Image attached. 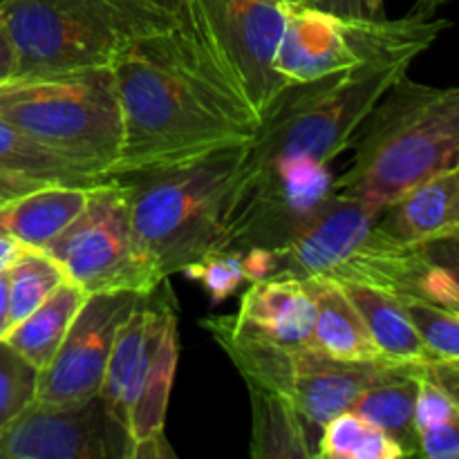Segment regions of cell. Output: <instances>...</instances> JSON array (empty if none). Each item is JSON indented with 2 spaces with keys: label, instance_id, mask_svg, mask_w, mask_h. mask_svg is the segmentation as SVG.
<instances>
[{
  "label": "cell",
  "instance_id": "6da1fadb",
  "mask_svg": "<svg viewBox=\"0 0 459 459\" xmlns=\"http://www.w3.org/2000/svg\"><path fill=\"white\" fill-rule=\"evenodd\" d=\"M124 142L115 178L197 160L251 142L260 119L193 13L143 36L112 63Z\"/></svg>",
  "mask_w": 459,
  "mask_h": 459
},
{
  "label": "cell",
  "instance_id": "7a4b0ae2",
  "mask_svg": "<svg viewBox=\"0 0 459 459\" xmlns=\"http://www.w3.org/2000/svg\"><path fill=\"white\" fill-rule=\"evenodd\" d=\"M247 143L117 178L128 188L134 249L155 285L213 251H224Z\"/></svg>",
  "mask_w": 459,
  "mask_h": 459
},
{
  "label": "cell",
  "instance_id": "3957f363",
  "mask_svg": "<svg viewBox=\"0 0 459 459\" xmlns=\"http://www.w3.org/2000/svg\"><path fill=\"white\" fill-rule=\"evenodd\" d=\"M352 164L332 191L381 215L411 188L459 170V85L433 88L403 74L357 130Z\"/></svg>",
  "mask_w": 459,
  "mask_h": 459
},
{
  "label": "cell",
  "instance_id": "277c9868",
  "mask_svg": "<svg viewBox=\"0 0 459 459\" xmlns=\"http://www.w3.org/2000/svg\"><path fill=\"white\" fill-rule=\"evenodd\" d=\"M148 0H3L0 21L13 48L12 79L112 67L143 36L182 21Z\"/></svg>",
  "mask_w": 459,
  "mask_h": 459
},
{
  "label": "cell",
  "instance_id": "5b68a950",
  "mask_svg": "<svg viewBox=\"0 0 459 459\" xmlns=\"http://www.w3.org/2000/svg\"><path fill=\"white\" fill-rule=\"evenodd\" d=\"M417 56V52L385 54L325 79L282 90L260 121L255 137L247 143L242 178L294 160L332 164L352 146L363 119L408 74Z\"/></svg>",
  "mask_w": 459,
  "mask_h": 459
},
{
  "label": "cell",
  "instance_id": "8992f818",
  "mask_svg": "<svg viewBox=\"0 0 459 459\" xmlns=\"http://www.w3.org/2000/svg\"><path fill=\"white\" fill-rule=\"evenodd\" d=\"M0 119L70 160L115 178L124 119L112 67L4 81Z\"/></svg>",
  "mask_w": 459,
  "mask_h": 459
},
{
  "label": "cell",
  "instance_id": "52a82bcc",
  "mask_svg": "<svg viewBox=\"0 0 459 459\" xmlns=\"http://www.w3.org/2000/svg\"><path fill=\"white\" fill-rule=\"evenodd\" d=\"M379 215L343 193L332 191L296 224L276 255V273L368 285L402 296L411 269V247L377 224ZM273 273V276H276Z\"/></svg>",
  "mask_w": 459,
  "mask_h": 459
},
{
  "label": "cell",
  "instance_id": "ba28073f",
  "mask_svg": "<svg viewBox=\"0 0 459 459\" xmlns=\"http://www.w3.org/2000/svg\"><path fill=\"white\" fill-rule=\"evenodd\" d=\"M451 21L408 13L399 21L379 16L343 18L305 3H285V27L273 70L285 88L325 79L394 52H426Z\"/></svg>",
  "mask_w": 459,
  "mask_h": 459
},
{
  "label": "cell",
  "instance_id": "9c48e42d",
  "mask_svg": "<svg viewBox=\"0 0 459 459\" xmlns=\"http://www.w3.org/2000/svg\"><path fill=\"white\" fill-rule=\"evenodd\" d=\"M200 325L224 350L245 384H260L290 397L318 433L332 417L350 411L381 363H345L314 348H287L255 339L229 314L202 318Z\"/></svg>",
  "mask_w": 459,
  "mask_h": 459
},
{
  "label": "cell",
  "instance_id": "30bf717a",
  "mask_svg": "<svg viewBox=\"0 0 459 459\" xmlns=\"http://www.w3.org/2000/svg\"><path fill=\"white\" fill-rule=\"evenodd\" d=\"M43 251H48L65 269L67 278L88 294H146L157 287L134 249L128 188L121 179L94 186L85 209Z\"/></svg>",
  "mask_w": 459,
  "mask_h": 459
},
{
  "label": "cell",
  "instance_id": "8fae6325",
  "mask_svg": "<svg viewBox=\"0 0 459 459\" xmlns=\"http://www.w3.org/2000/svg\"><path fill=\"white\" fill-rule=\"evenodd\" d=\"M211 48L260 121L281 92L273 70L278 40L285 27L282 0H184Z\"/></svg>",
  "mask_w": 459,
  "mask_h": 459
},
{
  "label": "cell",
  "instance_id": "7c38bea8",
  "mask_svg": "<svg viewBox=\"0 0 459 459\" xmlns=\"http://www.w3.org/2000/svg\"><path fill=\"white\" fill-rule=\"evenodd\" d=\"M130 451L101 394L72 406L34 402L0 433V459H130Z\"/></svg>",
  "mask_w": 459,
  "mask_h": 459
},
{
  "label": "cell",
  "instance_id": "4fadbf2b",
  "mask_svg": "<svg viewBox=\"0 0 459 459\" xmlns=\"http://www.w3.org/2000/svg\"><path fill=\"white\" fill-rule=\"evenodd\" d=\"M142 299L139 291L90 294L72 321L61 348L39 372L36 402L72 406L101 393L117 332Z\"/></svg>",
  "mask_w": 459,
  "mask_h": 459
},
{
  "label": "cell",
  "instance_id": "5bb4252c",
  "mask_svg": "<svg viewBox=\"0 0 459 459\" xmlns=\"http://www.w3.org/2000/svg\"><path fill=\"white\" fill-rule=\"evenodd\" d=\"M178 361V303L166 278L146 294V336L121 412L133 444L164 433Z\"/></svg>",
  "mask_w": 459,
  "mask_h": 459
},
{
  "label": "cell",
  "instance_id": "9a60e30c",
  "mask_svg": "<svg viewBox=\"0 0 459 459\" xmlns=\"http://www.w3.org/2000/svg\"><path fill=\"white\" fill-rule=\"evenodd\" d=\"M316 307L307 285L290 273L251 282L233 323L255 339L287 348H312Z\"/></svg>",
  "mask_w": 459,
  "mask_h": 459
},
{
  "label": "cell",
  "instance_id": "2e32d148",
  "mask_svg": "<svg viewBox=\"0 0 459 459\" xmlns=\"http://www.w3.org/2000/svg\"><path fill=\"white\" fill-rule=\"evenodd\" d=\"M426 363L381 361L370 384L354 399L350 411L377 426L403 448L406 457L420 455L415 430V403Z\"/></svg>",
  "mask_w": 459,
  "mask_h": 459
},
{
  "label": "cell",
  "instance_id": "e0dca14e",
  "mask_svg": "<svg viewBox=\"0 0 459 459\" xmlns=\"http://www.w3.org/2000/svg\"><path fill=\"white\" fill-rule=\"evenodd\" d=\"M377 224L393 240L408 247L459 233V170L417 184L393 202Z\"/></svg>",
  "mask_w": 459,
  "mask_h": 459
},
{
  "label": "cell",
  "instance_id": "ac0fdd59",
  "mask_svg": "<svg viewBox=\"0 0 459 459\" xmlns=\"http://www.w3.org/2000/svg\"><path fill=\"white\" fill-rule=\"evenodd\" d=\"M94 186L45 184L0 204V233L30 249H45L85 209Z\"/></svg>",
  "mask_w": 459,
  "mask_h": 459
},
{
  "label": "cell",
  "instance_id": "d6986e66",
  "mask_svg": "<svg viewBox=\"0 0 459 459\" xmlns=\"http://www.w3.org/2000/svg\"><path fill=\"white\" fill-rule=\"evenodd\" d=\"M316 307L312 348L345 363L384 361L366 321L345 294L343 285L327 278H305Z\"/></svg>",
  "mask_w": 459,
  "mask_h": 459
},
{
  "label": "cell",
  "instance_id": "ffe728a7",
  "mask_svg": "<svg viewBox=\"0 0 459 459\" xmlns=\"http://www.w3.org/2000/svg\"><path fill=\"white\" fill-rule=\"evenodd\" d=\"M251 402V457L316 459L321 433L300 415L285 394L260 384H247Z\"/></svg>",
  "mask_w": 459,
  "mask_h": 459
},
{
  "label": "cell",
  "instance_id": "44dd1931",
  "mask_svg": "<svg viewBox=\"0 0 459 459\" xmlns=\"http://www.w3.org/2000/svg\"><path fill=\"white\" fill-rule=\"evenodd\" d=\"M88 296L83 287L65 278L43 305H39L30 316L16 323L3 339L31 366L43 370L58 352L72 321L83 307Z\"/></svg>",
  "mask_w": 459,
  "mask_h": 459
},
{
  "label": "cell",
  "instance_id": "7402d4cb",
  "mask_svg": "<svg viewBox=\"0 0 459 459\" xmlns=\"http://www.w3.org/2000/svg\"><path fill=\"white\" fill-rule=\"evenodd\" d=\"M343 290L366 321L368 332L385 361H433L399 296L368 285H343Z\"/></svg>",
  "mask_w": 459,
  "mask_h": 459
},
{
  "label": "cell",
  "instance_id": "603a6c76",
  "mask_svg": "<svg viewBox=\"0 0 459 459\" xmlns=\"http://www.w3.org/2000/svg\"><path fill=\"white\" fill-rule=\"evenodd\" d=\"M0 173L70 186H99L117 179L70 160L56 148L45 146L4 119H0Z\"/></svg>",
  "mask_w": 459,
  "mask_h": 459
},
{
  "label": "cell",
  "instance_id": "cb8c5ba5",
  "mask_svg": "<svg viewBox=\"0 0 459 459\" xmlns=\"http://www.w3.org/2000/svg\"><path fill=\"white\" fill-rule=\"evenodd\" d=\"M402 296H415L459 314V233L411 247V269Z\"/></svg>",
  "mask_w": 459,
  "mask_h": 459
},
{
  "label": "cell",
  "instance_id": "d4e9b609",
  "mask_svg": "<svg viewBox=\"0 0 459 459\" xmlns=\"http://www.w3.org/2000/svg\"><path fill=\"white\" fill-rule=\"evenodd\" d=\"M318 457L323 459H402L403 448L390 435L368 424L357 412L332 417L321 430Z\"/></svg>",
  "mask_w": 459,
  "mask_h": 459
},
{
  "label": "cell",
  "instance_id": "484cf974",
  "mask_svg": "<svg viewBox=\"0 0 459 459\" xmlns=\"http://www.w3.org/2000/svg\"><path fill=\"white\" fill-rule=\"evenodd\" d=\"M148 294V291H146ZM146 294L137 300L130 316L117 332L115 345H112L110 361H108L106 377L101 385V399L106 402L108 411L121 424L126 394H128L130 381H133L134 368H137L139 354H142L143 336H146Z\"/></svg>",
  "mask_w": 459,
  "mask_h": 459
},
{
  "label": "cell",
  "instance_id": "4316f807",
  "mask_svg": "<svg viewBox=\"0 0 459 459\" xmlns=\"http://www.w3.org/2000/svg\"><path fill=\"white\" fill-rule=\"evenodd\" d=\"M65 278V269L43 249H27L16 263L9 264L12 327L43 305Z\"/></svg>",
  "mask_w": 459,
  "mask_h": 459
},
{
  "label": "cell",
  "instance_id": "83f0119b",
  "mask_svg": "<svg viewBox=\"0 0 459 459\" xmlns=\"http://www.w3.org/2000/svg\"><path fill=\"white\" fill-rule=\"evenodd\" d=\"M399 300L424 341L430 359L459 361V314L415 296H399Z\"/></svg>",
  "mask_w": 459,
  "mask_h": 459
},
{
  "label": "cell",
  "instance_id": "f1b7e54d",
  "mask_svg": "<svg viewBox=\"0 0 459 459\" xmlns=\"http://www.w3.org/2000/svg\"><path fill=\"white\" fill-rule=\"evenodd\" d=\"M39 368L0 339V433L36 402Z\"/></svg>",
  "mask_w": 459,
  "mask_h": 459
},
{
  "label": "cell",
  "instance_id": "f546056e",
  "mask_svg": "<svg viewBox=\"0 0 459 459\" xmlns=\"http://www.w3.org/2000/svg\"><path fill=\"white\" fill-rule=\"evenodd\" d=\"M182 273L204 285L213 305L227 300L242 282H247L245 269H242V251L233 249L213 251L197 263L188 264Z\"/></svg>",
  "mask_w": 459,
  "mask_h": 459
},
{
  "label": "cell",
  "instance_id": "4dcf8cb0",
  "mask_svg": "<svg viewBox=\"0 0 459 459\" xmlns=\"http://www.w3.org/2000/svg\"><path fill=\"white\" fill-rule=\"evenodd\" d=\"M420 455L429 459H459V412L439 424L417 430Z\"/></svg>",
  "mask_w": 459,
  "mask_h": 459
},
{
  "label": "cell",
  "instance_id": "1f68e13d",
  "mask_svg": "<svg viewBox=\"0 0 459 459\" xmlns=\"http://www.w3.org/2000/svg\"><path fill=\"white\" fill-rule=\"evenodd\" d=\"M242 269H245V276L249 282L264 281V278L276 273V255H273V251L263 249V247L247 249L242 251Z\"/></svg>",
  "mask_w": 459,
  "mask_h": 459
},
{
  "label": "cell",
  "instance_id": "d6a6232c",
  "mask_svg": "<svg viewBox=\"0 0 459 459\" xmlns=\"http://www.w3.org/2000/svg\"><path fill=\"white\" fill-rule=\"evenodd\" d=\"M429 372L459 408V361H429Z\"/></svg>",
  "mask_w": 459,
  "mask_h": 459
},
{
  "label": "cell",
  "instance_id": "836d02e7",
  "mask_svg": "<svg viewBox=\"0 0 459 459\" xmlns=\"http://www.w3.org/2000/svg\"><path fill=\"white\" fill-rule=\"evenodd\" d=\"M173 459L175 451L173 446L166 439V433L152 435V437L139 439L133 444V451H130V459Z\"/></svg>",
  "mask_w": 459,
  "mask_h": 459
},
{
  "label": "cell",
  "instance_id": "e575fe53",
  "mask_svg": "<svg viewBox=\"0 0 459 459\" xmlns=\"http://www.w3.org/2000/svg\"><path fill=\"white\" fill-rule=\"evenodd\" d=\"M45 184H54V182H40V179L21 178V175L0 173V204L22 195V193H30L34 191V188L45 186Z\"/></svg>",
  "mask_w": 459,
  "mask_h": 459
},
{
  "label": "cell",
  "instance_id": "d590c367",
  "mask_svg": "<svg viewBox=\"0 0 459 459\" xmlns=\"http://www.w3.org/2000/svg\"><path fill=\"white\" fill-rule=\"evenodd\" d=\"M307 4L323 9V12L336 13V16H343V18L368 16L363 0H307Z\"/></svg>",
  "mask_w": 459,
  "mask_h": 459
},
{
  "label": "cell",
  "instance_id": "8d00e7d4",
  "mask_svg": "<svg viewBox=\"0 0 459 459\" xmlns=\"http://www.w3.org/2000/svg\"><path fill=\"white\" fill-rule=\"evenodd\" d=\"M12 330V314H9V267L0 269V339Z\"/></svg>",
  "mask_w": 459,
  "mask_h": 459
},
{
  "label": "cell",
  "instance_id": "74e56055",
  "mask_svg": "<svg viewBox=\"0 0 459 459\" xmlns=\"http://www.w3.org/2000/svg\"><path fill=\"white\" fill-rule=\"evenodd\" d=\"M13 48L9 43V36L4 31L3 21H0V83L9 81L13 76Z\"/></svg>",
  "mask_w": 459,
  "mask_h": 459
},
{
  "label": "cell",
  "instance_id": "f35d334b",
  "mask_svg": "<svg viewBox=\"0 0 459 459\" xmlns=\"http://www.w3.org/2000/svg\"><path fill=\"white\" fill-rule=\"evenodd\" d=\"M27 249H30V247L21 245V242L13 240V238L0 233V269H7L9 264L16 263Z\"/></svg>",
  "mask_w": 459,
  "mask_h": 459
},
{
  "label": "cell",
  "instance_id": "ab89813d",
  "mask_svg": "<svg viewBox=\"0 0 459 459\" xmlns=\"http://www.w3.org/2000/svg\"><path fill=\"white\" fill-rule=\"evenodd\" d=\"M148 3L157 4V7L166 9V12L184 13V0H148Z\"/></svg>",
  "mask_w": 459,
  "mask_h": 459
},
{
  "label": "cell",
  "instance_id": "60d3db41",
  "mask_svg": "<svg viewBox=\"0 0 459 459\" xmlns=\"http://www.w3.org/2000/svg\"><path fill=\"white\" fill-rule=\"evenodd\" d=\"M363 4H366L368 16H379L381 7H384V0H363Z\"/></svg>",
  "mask_w": 459,
  "mask_h": 459
},
{
  "label": "cell",
  "instance_id": "b9f144b4",
  "mask_svg": "<svg viewBox=\"0 0 459 459\" xmlns=\"http://www.w3.org/2000/svg\"><path fill=\"white\" fill-rule=\"evenodd\" d=\"M282 3H305L307 4V0H282Z\"/></svg>",
  "mask_w": 459,
  "mask_h": 459
},
{
  "label": "cell",
  "instance_id": "7bdbcfd3",
  "mask_svg": "<svg viewBox=\"0 0 459 459\" xmlns=\"http://www.w3.org/2000/svg\"><path fill=\"white\" fill-rule=\"evenodd\" d=\"M0 3H3V0H0Z\"/></svg>",
  "mask_w": 459,
  "mask_h": 459
}]
</instances>
